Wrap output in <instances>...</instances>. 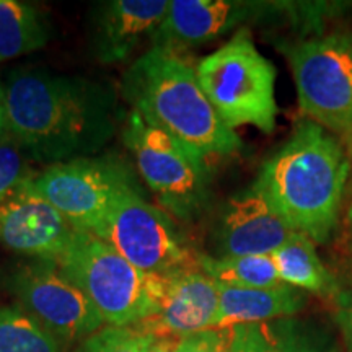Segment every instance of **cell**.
Returning a JSON list of instances; mask_svg holds the SVG:
<instances>
[{"mask_svg":"<svg viewBox=\"0 0 352 352\" xmlns=\"http://www.w3.org/2000/svg\"><path fill=\"white\" fill-rule=\"evenodd\" d=\"M6 129L43 164L95 157L120 124L116 95L103 83L44 69H15L3 88Z\"/></svg>","mask_w":352,"mask_h":352,"instance_id":"6da1fadb","label":"cell"},{"mask_svg":"<svg viewBox=\"0 0 352 352\" xmlns=\"http://www.w3.org/2000/svg\"><path fill=\"white\" fill-rule=\"evenodd\" d=\"M179 340L176 338H155L145 352H176Z\"/></svg>","mask_w":352,"mask_h":352,"instance_id":"4316f807","label":"cell"},{"mask_svg":"<svg viewBox=\"0 0 352 352\" xmlns=\"http://www.w3.org/2000/svg\"><path fill=\"white\" fill-rule=\"evenodd\" d=\"M170 0H109L95 7L91 50L101 64H121L151 41L164 23Z\"/></svg>","mask_w":352,"mask_h":352,"instance_id":"9a60e30c","label":"cell"},{"mask_svg":"<svg viewBox=\"0 0 352 352\" xmlns=\"http://www.w3.org/2000/svg\"><path fill=\"white\" fill-rule=\"evenodd\" d=\"M338 328H340L346 351L352 352V290L340 292L336 296V311H334Z\"/></svg>","mask_w":352,"mask_h":352,"instance_id":"484cf974","label":"cell"},{"mask_svg":"<svg viewBox=\"0 0 352 352\" xmlns=\"http://www.w3.org/2000/svg\"><path fill=\"white\" fill-rule=\"evenodd\" d=\"M196 76L230 129L254 126L266 134L276 129V67L254 46L250 30H239L230 41L202 57Z\"/></svg>","mask_w":352,"mask_h":352,"instance_id":"5b68a950","label":"cell"},{"mask_svg":"<svg viewBox=\"0 0 352 352\" xmlns=\"http://www.w3.org/2000/svg\"><path fill=\"white\" fill-rule=\"evenodd\" d=\"M0 352H63V344L19 305H0Z\"/></svg>","mask_w":352,"mask_h":352,"instance_id":"44dd1931","label":"cell"},{"mask_svg":"<svg viewBox=\"0 0 352 352\" xmlns=\"http://www.w3.org/2000/svg\"><path fill=\"white\" fill-rule=\"evenodd\" d=\"M32 183L80 232H94L124 195H144L131 166L113 155L50 165Z\"/></svg>","mask_w":352,"mask_h":352,"instance_id":"ba28073f","label":"cell"},{"mask_svg":"<svg viewBox=\"0 0 352 352\" xmlns=\"http://www.w3.org/2000/svg\"><path fill=\"white\" fill-rule=\"evenodd\" d=\"M32 178L0 204V245L33 261L57 263L76 228L36 191Z\"/></svg>","mask_w":352,"mask_h":352,"instance_id":"8fae6325","label":"cell"},{"mask_svg":"<svg viewBox=\"0 0 352 352\" xmlns=\"http://www.w3.org/2000/svg\"><path fill=\"white\" fill-rule=\"evenodd\" d=\"M279 7L266 2L235 0H170V8L152 46L179 52L222 36L252 19Z\"/></svg>","mask_w":352,"mask_h":352,"instance_id":"4fadbf2b","label":"cell"},{"mask_svg":"<svg viewBox=\"0 0 352 352\" xmlns=\"http://www.w3.org/2000/svg\"><path fill=\"white\" fill-rule=\"evenodd\" d=\"M297 232L256 188L232 196L215 227L219 256H272Z\"/></svg>","mask_w":352,"mask_h":352,"instance_id":"7c38bea8","label":"cell"},{"mask_svg":"<svg viewBox=\"0 0 352 352\" xmlns=\"http://www.w3.org/2000/svg\"><path fill=\"white\" fill-rule=\"evenodd\" d=\"M32 176L19 145L0 144V204Z\"/></svg>","mask_w":352,"mask_h":352,"instance_id":"603a6c76","label":"cell"},{"mask_svg":"<svg viewBox=\"0 0 352 352\" xmlns=\"http://www.w3.org/2000/svg\"><path fill=\"white\" fill-rule=\"evenodd\" d=\"M155 336L134 327H104L82 342L80 352H145Z\"/></svg>","mask_w":352,"mask_h":352,"instance_id":"7402d4cb","label":"cell"},{"mask_svg":"<svg viewBox=\"0 0 352 352\" xmlns=\"http://www.w3.org/2000/svg\"><path fill=\"white\" fill-rule=\"evenodd\" d=\"M197 267L217 284L243 289H266L283 284L272 256H210L197 254Z\"/></svg>","mask_w":352,"mask_h":352,"instance_id":"d6986e66","label":"cell"},{"mask_svg":"<svg viewBox=\"0 0 352 352\" xmlns=\"http://www.w3.org/2000/svg\"><path fill=\"white\" fill-rule=\"evenodd\" d=\"M56 264L85 294L107 327H134L158 311L165 276L138 270L94 233L76 230Z\"/></svg>","mask_w":352,"mask_h":352,"instance_id":"277c9868","label":"cell"},{"mask_svg":"<svg viewBox=\"0 0 352 352\" xmlns=\"http://www.w3.org/2000/svg\"><path fill=\"white\" fill-rule=\"evenodd\" d=\"M6 287L21 310L60 344L85 341L103 328V320L56 263L32 261L6 277Z\"/></svg>","mask_w":352,"mask_h":352,"instance_id":"30bf717a","label":"cell"},{"mask_svg":"<svg viewBox=\"0 0 352 352\" xmlns=\"http://www.w3.org/2000/svg\"><path fill=\"white\" fill-rule=\"evenodd\" d=\"M264 352H341L336 336L311 320L280 318L261 324Z\"/></svg>","mask_w":352,"mask_h":352,"instance_id":"ffe728a7","label":"cell"},{"mask_svg":"<svg viewBox=\"0 0 352 352\" xmlns=\"http://www.w3.org/2000/svg\"><path fill=\"white\" fill-rule=\"evenodd\" d=\"M351 160L340 139L310 120L264 162L256 188L294 230L314 243L331 239L349 178Z\"/></svg>","mask_w":352,"mask_h":352,"instance_id":"7a4b0ae2","label":"cell"},{"mask_svg":"<svg viewBox=\"0 0 352 352\" xmlns=\"http://www.w3.org/2000/svg\"><path fill=\"white\" fill-rule=\"evenodd\" d=\"M122 96L132 113L179 139L202 157L230 155L240 151L235 131L220 120L179 52L152 46L127 69Z\"/></svg>","mask_w":352,"mask_h":352,"instance_id":"3957f363","label":"cell"},{"mask_svg":"<svg viewBox=\"0 0 352 352\" xmlns=\"http://www.w3.org/2000/svg\"><path fill=\"white\" fill-rule=\"evenodd\" d=\"M126 124L124 144L160 208L176 219H195L209 199L206 157L139 114L131 113Z\"/></svg>","mask_w":352,"mask_h":352,"instance_id":"8992f818","label":"cell"},{"mask_svg":"<svg viewBox=\"0 0 352 352\" xmlns=\"http://www.w3.org/2000/svg\"><path fill=\"white\" fill-rule=\"evenodd\" d=\"M230 352H264L261 324H240L232 328Z\"/></svg>","mask_w":352,"mask_h":352,"instance_id":"d4e9b609","label":"cell"},{"mask_svg":"<svg viewBox=\"0 0 352 352\" xmlns=\"http://www.w3.org/2000/svg\"><path fill=\"white\" fill-rule=\"evenodd\" d=\"M232 329H206L179 340L176 352H230Z\"/></svg>","mask_w":352,"mask_h":352,"instance_id":"cb8c5ba5","label":"cell"},{"mask_svg":"<svg viewBox=\"0 0 352 352\" xmlns=\"http://www.w3.org/2000/svg\"><path fill=\"white\" fill-rule=\"evenodd\" d=\"M220 305L215 329H232L240 324H263L290 318L307 305L300 289L279 284L266 289H243L219 284Z\"/></svg>","mask_w":352,"mask_h":352,"instance_id":"2e32d148","label":"cell"},{"mask_svg":"<svg viewBox=\"0 0 352 352\" xmlns=\"http://www.w3.org/2000/svg\"><path fill=\"white\" fill-rule=\"evenodd\" d=\"M277 274L283 284L316 296H338L340 289L334 276L321 263L314 240L305 233L294 232L292 236L272 254Z\"/></svg>","mask_w":352,"mask_h":352,"instance_id":"e0dca14e","label":"cell"},{"mask_svg":"<svg viewBox=\"0 0 352 352\" xmlns=\"http://www.w3.org/2000/svg\"><path fill=\"white\" fill-rule=\"evenodd\" d=\"M307 120L334 135L352 132V33H333L283 47Z\"/></svg>","mask_w":352,"mask_h":352,"instance_id":"52a82bcc","label":"cell"},{"mask_svg":"<svg viewBox=\"0 0 352 352\" xmlns=\"http://www.w3.org/2000/svg\"><path fill=\"white\" fill-rule=\"evenodd\" d=\"M347 215H349V222H351V226H352V202H351V206H349V212H347Z\"/></svg>","mask_w":352,"mask_h":352,"instance_id":"f1b7e54d","label":"cell"},{"mask_svg":"<svg viewBox=\"0 0 352 352\" xmlns=\"http://www.w3.org/2000/svg\"><path fill=\"white\" fill-rule=\"evenodd\" d=\"M6 131V108H3V90L0 88V134Z\"/></svg>","mask_w":352,"mask_h":352,"instance_id":"83f0119b","label":"cell"},{"mask_svg":"<svg viewBox=\"0 0 352 352\" xmlns=\"http://www.w3.org/2000/svg\"><path fill=\"white\" fill-rule=\"evenodd\" d=\"M94 235L111 245L138 270L157 276L197 267V253L189 248L175 220L144 195H124L109 209Z\"/></svg>","mask_w":352,"mask_h":352,"instance_id":"9c48e42d","label":"cell"},{"mask_svg":"<svg viewBox=\"0 0 352 352\" xmlns=\"http://www.w3.org/2000/svg\"><path fill=\"white\" fill-rule=\"evenodd\" d=\"M51 36L50 21L36 7L0 0V63L43 50Z\"/></svg>","mask_w":352,"mask_h":352,"instance_id":"ac0fdd59","label":"cell"},{"mask_svg":"<svg viewBox=\"0 0 352 352\" xmlns=\"http://www.w3.org/2000/svg\"><path fill=\"white\" fill-rule=\"evenodd\" d=\"M219 284L199 267L165 276L158 311L138 327L155 338H183L214 329L219 315Z\"/></svg>","mask_w":352,"mask_h":352,"instance_id":"5bb4252c","label":"cell"}]
</instances>
